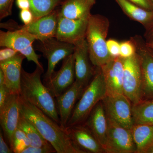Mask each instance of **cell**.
Segmentation results:
<instances>
[{
    "mask_svg": "<svg viewBox=\"0 0 153 153\" xmlns=\"http://www.w3.org/2000/svg\"><path fill=\"white\" fill-rule=\"evenodd\" d=\"M21 114L35 126L57 153H85L76 146L66 130L20 95Z\"/></svg>",
    "mask_w": 153,
    "mask_h": 153,
    "instance_id": "obj_1",
    "label": "cell"
},
{
    "mask_svg": "<svg viewBox=\"0 0 153 153\" xmlns=\"http://www.w3.org/2000/svg\"><path fill=\"white\" fill-rule=\"evenodd\" d=\"M44 71V68L37 66L32 73L22 68L20 95L60 125L55 97L41 81V74Z\"/></svg>",
    "mask_w": 153,
    "mask_h": 153,
    "instance_id": "obj_2",
    "label": "cell"
},
{
    "mask_svg": "<svg viewBox=\"0 0 153 153\" xmlns=\"http://www.w3.org/2000/svg\"><path fill=\"white\" fill-rule=\"evenodd\" d=\"M109 20L99 14H91L88 19L85 40L89 58L95 67H101L112 59L107 47Z\"/></svg>",
    "mask_w": 153,
    "mask_h": 153,
    "instance_id": "obj_3",
    "label": "cell"
},
{
    "mask_svg": "<svg viewBox=\"0 0 153 153\" xmlns=\"http://www.w3.org/2000/svg\"><path fill=\"white\" fill-rule=\"evenodd\" d=\"M96 68L94 76L74 107L67 127L85 123L94 108L106 95L102 71L100 67Z\"/></svg>",
    "mask_w": 153,
    "mask_h": 153,
    "instance_id": "obj_4",
    "label": "cell"
},
{
    "mask_svg": "<svg viewBox=\"0 0 153 153\" xmlns=\"http://www.w3.org/2000/svg\"><path fill=\"white\" fill-rule=\"evenodd\" d=\"M38 41L36 50L41 52L48 60V68L44 78L46 85L51 80L58 62L74 53V45L59 41L55 37Z\"/></svg>",
    "mask_w": 153,
    "mask_h": 153,
    "instance_id": "obj_5",
    "label": "cell"
},
{
    "mask_svg": "<svg viewBox=\"0 0 153 153\" xmlns=\"http://www.w3.org/2000/svg\"><path fill=\"white\" fill-rule=\"evenodd\" d=\"M35 36L21 30L0 31V47H9L24 55L28 61H33L36 66L43 68L39 61L40 56L36 54L33 47Z\"/></svg>",
    "mask_w": 153,
    "mask_h": 153,
    "instance_id": "obj_6",
    "label": "cell"
},
{
    "mask_svg": "<svg viewBox=\"0 0 153 153\" xmlns=\"http://www.w3.org/2000/svg\"><path fill=\"white\" fill-rule=\"evenodd\" d=\"M108 131L104 147L107 153H136L131 130L108 117Z\"/></svg>",
    "mask_w": 153,
    "mask_h": 153,
    "instance_id": "obj_7",
    "label": "cell"
},
{
    "mask_svg": "<svg viewBox=\"0 0 153 153\" xmlns=\"http://www.w3.org/2000/svg\"><path fill=\"white\" fill-rule=\"evenodd\" d=\"M123 65V94L132 105L137 104L142 101L141 71L138 54L124 58Z\"/></svg>",
    "mask_w": 153,
    "mask_h": 153,
    "instance_id": "obj_8",
    "label": "cell"
},
{
    "mask_svg": "<svg viewBox=\"0 0 153 153\" xmlns=\"http://www.w3.org/2000/svg\"><path fill=\"white\" fill-rule=\"evenodd\" d=\"M108 117L125 128L131 130L134 125L132 103L123 94L105 96L102 100Z\"/></svg>",
    "mask_w": 153,
    "mask_h": 153,
    "instance_id": "obj_9",
    "label": "cell"
},
{
    "mask_svg": "<svg viewBox=\"0 0 153 153\" xmlns=\"http://www.w3.org/2000/svg\"><path fill=\"white\" fill-rule=\"evenodd\" d=\"M139 57L142 75V101L153 100V55L139 36L133 37Z\"/></svg>",
    "mask_w": 153,
    "mask_h": 153,
    "instance_id": "obj_10",
    "label": "cell"
},
{
    "mask_svg": "<svg viewBox=\"0 0 153 153\" xmlns=\"http://www.w3.org/2000/svg\"><path fill=\"white\" fill-rule=\"evenodd\" d=\"M20 94H10L0 107V123L7 143L10 144L13 134L18 127L21 116Z\"/></svg>",
    "mask_w": 153,
    "mask_h": 153,
    "instance_id": "obj_11",
    "label": "cell"
},
{
    "mask_svg": "<svg viewBox=\"0 0 153 153\" xmlns=\"http://www.w3.org/2000/svg\"><path fill=\"white\" fill-rule=\"evenodd\" d=\"M60 70L54 72L46 86L55 97L61 95L75 81V59L74 53L63 60Z\"/></svg>",
    "mask_w": 153,
    "mask_h": 153,
    "instance_id": "obj_12",
    "label": "cell"
},
{
    "mask_svg": "<svg viewBox=\"0 0 153 153\" xmlns=\"http://www.w3.org/2000/svg\"><path fill=\"white\" fill-rule=\"evenodd\" d=\"M88 19H71L59 16L55 38L59 41L75 45L85 39Z\"/></svg>",
    "mask_w": 153,
    "mask_h": 153,
    "instance_id": "obj_13",
    "label": "cell"
},
{
    "mask_svg": "<svg viewBox=\"0 0 153 153\" xmlns=\"http://www.w3.org/2000/svg\"><path fill=\"white\" fill-rule=\"evenodd\" d=\"M59 18L58 9L36 19L28 25H19L17 30L27 32L35 36L38 41L55 37Z\"/></svg>",
    "mask_w": 153,
    "mask_h": 153,
    "instance_id": "obj_14",
    "label": "cell"
},
{
    "mask_svg": "<svg viewBox=\"0 0 153 153\" xmlns=\"http://www.w3.org/2000/svg\"><path fill=\"white\" fill-rule=\"evenodd\" d=\"M75 80L86 88L91 81L95 70L91 65L87 42L85 39L74 45Z\"/></svg>",
    "mask_w": 153,
    "mask_h": 153,
    "instance_id": "obj_15",
    "label": "cell"
},
{
    "mask_svg": "<svg viewBox=\"0 0 153 153\" xmlns=\"http://www.w3.org/2000/svg\"><path fill=\"white\" fill-rule=\"evenodd\" d=\"M85 88L75 80L73 84L63 94L56 97L60 125L66 128L76 101L79 100Z\"/></svg>",
    "mask_w": 153,
    "mask_h": 153,
    "instance_id": "obj_16",
    "label": "cell"
},
{
    "mask_svg": "<svg viewBox=\"0 0 153 153\" xmlns=\"http://www.w3.org/2000/svg\"><path fill=\"white\" fill-rule=\"evenodd\" d=\"M72 142L86 153H105L104 149L85 124L67 127L65 129Z\"/></svg>",
    "mask_w": 153,
    "mask_h": 153,
    "instance_id": "obj_17",
    "label": "cell"
},
{
    "mask_svg": "<svg viewBox=\"0 0 153 153\" xmlns=\"http://www.w3.org/2000/svg\"><path fill=\"white\" fill-rule=\"evenodd\" d=\"M123 60L120 56L113 58L101 67L106 88V95L123 94Z\"/></svg>",
    "mask_w": 153,
    "mask_h": 153,
    "instance_id": "obj_18",
    "label": "cell"
},
{
    "mask_svg": "<svg viewBox=\"0 0 153 153\" xmlns=\"http://www.w3.org/2000/svg\"><path fill=\"white\" fill-rule=\"evenodd\" d=\"M25 58L19 53L10 59L0 62V68L4 75L5 85L11 94H20L22 64Z\"/></svg>",
    "mask_w": 153,
    "mask_h": 153,
    "instance_id": "obj_19",
    "label": "cell"
},
{
    "mask_svg": "<svg viewBox=\"0 0 153 153\" xmlns=\"http://www.w3.org/2000/svg\"><path fill=\"white\" fill-rule=\"evenodd\" d=\"M84 124L104 149L107 134L108 119L102 101H100L94 108Z\"/></svg>",
    "mask_w": 153,
    "mask_h": 153,
    "instance_id": "obj_20",
    "label": "cell"
},
{
    "mask_svg": "<svg viewBox=\"0 0 153 153\" xmlns=\"http://www.w3.org/2000/svg\"><path fill=\"white\" fill-rule=\"evenodd\" d=\"M96 0H63L58 9L59 16L74 19H89Z\"/></svg>",
    "mask_w": 153,
    "mask_h": 153,
    "instance_id": "obj_21",
    "label": "cell"
},
{
    "mask_svg": "<svg viewBox=\"0 0 153 153\" xmlns=\"http://www.w3.org/2000/svg\"><path fill=\"white\" fill-rule=\"evenodd\" d=\"M130 19L140 23L145 28L153 22V11L143 9L128 0H115Z\"/></svg>",
    "mask_w": 153,
    "mask_h": 153,
    "instance_id": "obj_22",
    "label": "cell"
},
{
    "mask_svg": "<svg viewBox=\"0 0 153 153\" xmlns=\"http://www.w3.org/2000/svg\"><path fill=\"white\" fill-rule=\"evenodd\" d=\"M131 131L137 153H147L153 146V125H134Z\"/></svg>",
    "mask_w": 153,
    "mask_h": 153,
    "instance_id": "obj_23",
    "label": "cell"
},
{
    "mask_svg": "<svg viewBox=\"0 0 153 153\" xmlns=\"http://www.w3.org/2000/svg\"><path fill=\"white\" fill-rule=\"evenodd\" d=\"M134 125H153V100L132 105Z\"/></svg>",
    "mask_w": 153,
    "mask_h": 153,
    "instance_id": "obj_24",
    "label": "cell"
},
{
    "mask_svg": "<svg viewBox=\"0 0 153 153\" xmlns=\"http://www.w3.org/2000/svg\"><path fill=\"white\" fill-rule=\"evenodd\" d=\"M18 128L22 130L26 134L31 143L30 146L40 147L49 144L41 136L35 126L21 114Z\"/></svg>",
    "mask_w": 153,
    "mask_h": 153,
    "instance_id": "obj_25",
    "label": "cell"
},
{
    "mask_svg": "<svg viewBox=\"0 0 153 153\" xmlns=\"http://www.w3.org/2000/svg\"><path fill=\"white\" fill-rule=\"evenodd\" d=\"M30 10L35 20L45 16L59 7L63 0H29Z\"/></svg>",
    "mask_w": 153,
    "mask_h": 153,
    "instance_id": "obj_26",
    "label": "cell"
},
{
    "mask_svg": "<svg viewBox=\"0 0 153 153\" xmlns=\"http://www.w3.org/2000/svg\"><path fill=\"white\" fill-rule=\"evenodd\" d=\"M31 145L28 137L22 130L18 128L13 134L10 146L15 153H22Z\"/></svg>",
    "mask_w": 153,
    "mask_h": 153,
    "instance_id": "obj_27",
    "label": "cell"
},
{
    "mask_svg": "<svg viewBox=\"0 0 153 153\" xmlns=\"http://www.w3.org/2000/svg\"><path fill=\"white\" fill-rule=\"evenodd\" d=\"M120 45V57L122 58H129L136 53V47L133 38L122 42Z\"/></svg>",
    "mask_w": 153,
    "mask_h": 153,
    "instance_id": "obj_28",
    "label": "cell"
},
{
    "mask_svg": "<svg viewBox=\"0 0 153 153\" xmlns=\"http://www.w3.org/2000/svg\"><path fill=\"white\" fill-rule=\"evenodd\" d=\"M14 0H0V20L10 16L12 14Z\"/></svg>",
    "mask_w": 153,
    "mask_h": 153,
    "instance_id": "obj_29",
    "label": "cell"
},
{
    "mask_svg": "<svg viewBox=\"0 0 153 153\" xmlns=\"http://www.w3.org/2000/svg\"><path fill=\"white\" fill-rule=\"evenodd\" d=\"M56 153L55 148L50 143L40 147L30 146L22 152V153Z\"/></svg>",
    "mask_w": 153,
    "mask_h": 153,
    "instance_id": "obj_30",
    "label": "cell"
},
{
    "mask_svg": "<svg viewBox=\"0 0 153 153\" xmlns=\"http://www.w3.org/2000/svg\"><path fill=\"white\" fill-rule=\"evenodd\" d=\"M107 47L110 55L113 58L120 56V43L114 39L107 41Z\"/></svg>",
    "mask_w": 153,
    "mask_h": 153,
    "instance_id": "obj_31",
    "label": "cell"
},
{
    "mask_svg": "<svg viewBox=\"0 0 153 153\" xmlns=\"http://www.w3.org/2000/svg\"><path fill=\"white\" fill-rule=\"evenodd\" d=\"M19 52L9 47H4L0 50V62L6 61L16 56Z\"/></svg>",
    "mask_w": 153,
    "mask_h": 153,
    "instance_id": "obj_32",
    "label": "cell"
},
{
    "mask_svg": "<svg viewBox=\"0 0 153 153\" xmlns=\"http://www.w3.org/2000/svg\"><path fill=\"white\" fill-rule=\"evenodd\" d=\"M19 17L24 25H28L35 20V17L30 9L20 10Z\"/></svg>",
    "mask_w": 153,
    "mask_h": 153,
    "instance_id": "obj_33",
    "label": "cell"
},
{
    "mask_svg": "<svg viewBox=\"0 0 153 153\" xmlns=\"http://www.w3.org/2000/svg\"><path fill=\"white\" fill-rule=\"evenodd\" d=\"M128 1L145 10L153 11V3L151 0H128Z\"/></svg>",
    "mask_w": 153,
    "mask_h": 153,
    "instance_id": "obj_34",
    "label": "cell"
},
{
    "mask_svg": "<svg viewBox=\"0 0 153 153\" xmlns=\"http://www.w3.org/2000/svg\"><path fill=\"white\" fill-rule=\"evenodd\" d=\"M10 92L5 85L0 86V107H1Z\"/></svg>",
    "mask_w": 153,
    "mask_h": 153,
    "instance_id": "obj_35",
    "label": "cell"
},
{
    "mask_svg": "<svg viewBox=\"0 0 153 153\" xmlns=\"http://www.w3.org/2000/svg\"><path fill=\"white\" fill-rule=\"evenodd\" d=\"M14 153L10 147L8 146L5 141L1 131L0 132V153Z\"/></svg>",
    "mask_w": 153,
    "mask_h": 153,
    "instance_id": "obj_36",
    "label": "cell"
},
{
    "mask_svg": "<svg viewBox=\"0 0 153 153\" xmlns=\"http://www.w3.org/2000/svg\"><path fill=\"white\" fill-rule=\"evenodd\" d=\"M16 4L20 10L30 9V4L29 0H16Z\"/></svg>",
    "mask_w": 153,
    "mask_h": 153,
    "instance_id": "obj_37",
    "label": "cell"
},
{
    "mask_svg": "<svg viewBox=\"0 0 153 153\" xmlns=\"http://www.w3.org/2000/svg\"><path fill=\"white\" fill-rule=\"evenodd\" d=\"M146 28L145 37L146 41L153 40V22Z\"/></svg>",
    "mask_w": 153,
    "mask_h": 153,
    "instance_id": "obj_38",
    "label": "cell"
},
{
    "mask_svg": "<svg viewBox=\"0 0 153 153\" xmlns=\"http://www.w3.org/2000/svg\"><path fill=\"white\" fill-rule=\"evenodd\" d=\"M145 44H146V47L147 48L148 50L153 55V40L146 41L145 42Z\"/></svg>",
    "mask_w": 153,
    "mask_h": 153,
    "instance_id": "obj_39",
    "label": "cell"
},
{
    "mask_svg": "<svg viewBox=\"0 0 153 153\" xmlns=\"http://www.w3.org/2000/svg\"><path fill=\"white\" fill-rule=\"evenodd\" d=\"M5 85V77L4 72L0 68V86Z\"/></svg>",
    "mask_w": 153,
    "mask_h": 153,
    "instance_id": "obj_40",
    "label": "cell"
},
{
    "mask_svg": "<svg viewBox=\"0 0 153 153\" xmlns=\"http://www.w3.org/2000/svg\"><path fill=\"white\" fill-rule=\"evenodd\" d=\"M153 153V146L148 150L147 153Z\"/></svg>",
    "mask_w": 153,
    "mask_h": 153,
    "instance_id": "obj_41",
    "label": "cell"
},
{
    "mask_svg": "<svg viewBox=\"0 0 153 153\" xmlns=\"http://www.w3.org/2000/svg\"><path fill=\"white\" fill-rule=\"evenodd\" d=\"M151 1L153 3V0H151Z\"/></svg>",
    "mask_w": 153,
    "mask_h": 153,
    "instance_id": "obj_42",
    "label": "cell"
}]
</instances>
